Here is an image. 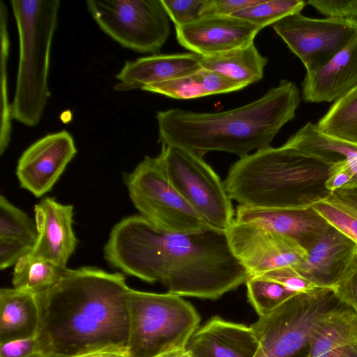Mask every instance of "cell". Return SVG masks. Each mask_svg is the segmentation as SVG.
Returning a JSON list of instances; mask_svg holds the SVG:
<instances>
[{
    "instance_id": "cell-1",
    "label": "cell",
    "mask_w": 357,
    "mask_h": 357,
    "mask_svg": "<svg viewBox=\"0 0 357 357\" xmlns=\"http://www.w3.org/2000/svg\"><path fill=\"white\" fill-rule=\"evenodd\" d=\"M104 257L126 275L200 299L216 300L249 276L234 255L227 231L210 228L190 234L168 233L139 214L112 227Z\"/></svg>"
},
{
    "instance_id": "cell-2",
    "label": "cell",
    "mask_w": 357,
    "mask_h": 357,
    "mask_svg": "<svg viewBox=\"0 0 357 357\" xmlns=\"http://www.w3.org/2000/svg\"><path fill=\"white\" fill-rule=\"evenodd\" d=\"M124 275L97 267L68 268L52 289L36 295L40 330L54 357H70L93 347L127 345L128 293Z\"/></svg>"
},
{
    "instance_id": "cell-3",
    "label": "cell",
    "mask_w": 357,
    "mask_h": 357,
    "mask_svg": "<svg viewBox=\"0 0 357 357\" xmlns=\"http://www.w3.org/2000/svg\"><path fill=\"white\" fill-rule=\"evenodd\" d=\"M300 91L282 79L260 98L220 112L169 109L157 112L161 145L181 148L204 156L209 151L234 153L239 158L270 146L280 129L296 116Z\"/></svg>"
},
{
    "instance_id": "cell-4",
    "label": "cell",
    "mask_w": 357,
    "mask_h": 357,
    "mask_svg": "<svg viewBox=\"0 0 357 357\" xmlns=\"http://www.w3.org/2000/svg\"><path fill=\"white\" fill-rule=\"evenodd\" d=\"M331 167L300 151L271 146L239 158L223 181L231 200L259 208H305L325 199Z\"/></svg>"
},
{
    "instance_id": "cell-5",
    "label": "cell",
    "mask_w": 357,
    "mask_h": 357,
    "mask_svg": "<svg viewBox=\"0 0 357 357\" xmlns=\"http://www.w3.org/2000/svg\"><path fill=\"white\" fill-rule=\"evenodd\" d=\"M20 56L11 117L33 127L40 121L50 92L48 75L52 38L56 29L59 0H13Z\"/></svg>"
},
{
    "instance_id": "cell-6",
    "label": "cell",
    "mask_w": 357,
    "mask_h": 357,
    "mask_svg": "<svg viewBox=\"0 0 357 357\" xmlns=\"http://www.w3.org/2000/svg\"><path fill=\"white\" fill-rule=\"evenodd\" d=\"M130 357H157L185 348L198 329L195 307L178 295L130 289L128 293Z\"/></svg>"
},
{
    "instance_id": "cell-7",
    "label": "cell",
    "mask_w": 357,
    "mask_h": 357,
    "mask_svg": "<svg viewBox=\"0 0 357 357\" xmlns=\"http://www.w3.org/2000/svg\"><path fill=\"white\" fill-rule=\"evenodd\" d=\"M123 181L139 215L157 229L190 234L212 228L172 185L158 156H145Z\"/></svg>"
},
{
    "instance_id": "cell-8",
    "label": "cell",
    "mask_w": 357,
    "mask_h": 357,
    "mask_svg": "<svg viewBox=\"0 0 357 357\" xmlns=\"http://www.w3.org/2000/svg\"><path fill=\"white\" fill-rule=\"evenodd\" d=\"M337 301L332 289L297 294L250 326L259 342L255 357H301L320 316Z\"/></svg>"
},
{
    "instance_id": "cell-9",
    "label": "cell",
    "mask_w": 357,
    "mask_h": 357,
    "mask_svg": "<svg viewBox=\"0 0 357 357\" xmlns=\"http://www.w3.org/2000/svg\"><path fill=\"white\" fill-rule=\"evenodd\" d=\"M158 158L170 182L211 227L227 231L235 213L224 183L199 155L162 145Z\"/></svg>"
},
{
    "instance_id": "cell-10",
    "label": "cell",
    "mask_w": 357,
    "mask_h": 357,
    "mask_svg": "<svg viewBox=\"0 0 357 357\" xmlns=\"http://www.w3.org/2000/svg\"><path fill=\"white\" fill-rule=\"evenodd\" d=\"M86 4L103 32L135 52L158 54L170 33L161 0H88Z\"/></svg>"
},
{
    "instance_id": "cell-11",
    "label": "cell",
    "mask_w": 357,
    "mask_h": 357,
    "mask_svg": "<svg viewBox=\"0 0 357 357\" xmlns=\"http://www.w3.org/2000/svg\"><path fill=\"white\" fill-rule=\"evenodd\" d=\"M273 27L302 61L307 73H312L346 45L357 27V20L315 19L298 13L284 17Z\"/></svg>"
},
{
    "instance_id": "cell-12",
    "label": "cell",
    "mask_w": 357,
    "mask_h": 357,
    "mask_svg": "<svg viewBox=\"0 0 357 357\" xmlns=\"http://www.w3.org/2000/svg\"><path fill=\"white\" fill-rule=\"evenodd\" d=\"M227 234L234 255L249 276L296 268L307 255L294 239L256 224L234 219Z\"/></svg>"
},
{
    "instance_id": "cell-13",
    "label": "cell",
    "mask_w": 357,
    "mask_h": 357,
    "mask_svg": "<svg viewBox=\"0 0 357 357\" xmlns=\"http://www.w3.org/2000/svg\"><path fill=\"white\" fill-rule=\"evenodd\" d=\"M66 130L51 133L29 146L18 160L16 175L20 186L36 197L50 191L77 153Z\"/></svg>"
},
{
    "instance_id": "cell-14",
    "label": "cell",
    "mask_w": 357,
    "mask_h": 357,
    "mask_svg": "<svg viewBox=\"0 0 357 357\" xmlns=\"http://www.w3.org/2000/svg\"><path fill=\"white\" fill-rule=\"evenodd\" d=\"M176 36L184 48L202 57L228 52L252 43L261 29L234 16L206 15L176 26Z\"/></svg>"
},
{
    "instance_id": "cell-15",
    "label": "cell",
    "mask_w": 357,
    "mask_h": 357,
    "mask_svg": "<svg viewBox=\"0 0 357 357\" xmlns=\"http://www.w3.org/2000/svg\"><path fill=\"white\" fill-rule=\"evenodd\" d=\"M38 236L31 254L67 267L77 239L73 228V206L45 197L34 206Z\"/></svg>"
},
{
    "instance_id": "cell-16",
    "label": "cell",
    "mask_w": 357,
    "mask_h": 357,
    "mask_svg": "<svg viewBox=\"0 0 357 357\" xmlns=\"http://www.w3.org/2000/svg\"><path fill=\"white\" fill-rule=\"evenodd\" d=\"M357 251V245L329 225L307 250L294 271L319 288L332 289L341 280Z\"/></svg>"
},
{
    "instance_id": "cell-17",
    "label": "cell",
    "mask_w": 357,
    "mask_h": 357,
    "mask_svg": "<svg viewBox=\"0 0 357 357\" xmlns=\"http://www.w3.org/2000/svg\"><path fill=\"white\" fill-rule=\"evenodd\" d=\"M192 357H255L259 342L250 326L211 318L186 345Z\"/></svg>"
},
{
    "instance_id": "cell-18",
    "label": "cell",
    "mask_w": 357,
    "mask_h": 357,
    "mask_svg": "<svg viewBox=\"0 0 357 357\" xmlns=\"http://www.w3.org/2000/svg\"><path fill=\"white\" fill-rule=\"evenodd\" d=\"M235 220L258 225L288 236L306 251L329 227L312 208H259L238 205Z\"/></svg>"
},
{
    "instance_id": "cell-19",
    "label": "cell",
    "mask_w": 357,
    "mask_h": 357,
    "mask_svg": "<svg viewBox=\"0 0 357 357\" xmlns=\"http://www.w3.org/2000/svg\"><path fill=\"white\" fill-rule=\"evenodd\" d=\"M301 357H357V314L337 300L317 319Z\"/></svg>"
},
{
    "instance_id": "cell-20",
    "label": "cell",
    "mask_w": 357,
    "mask_h": 357,
    "mask_svg": "<svg viewBox=\"0 0 357 357\" xmlns=\"http://www.w3.org/2000/svg\"><path fill=\"white\" fill-rule=\"evenodd\" d=\"M357 86V27L346 45L321 68L306 73L303 99L310 102L335 101Z\"/></svg>"
},
{
    "instance_id": "cell-21",
    "label": "cell",
    "mask_w": 357,
    "mask_h": 357,
    "mask_svg": "<svg viewBox=\"0 0 357 357\" xmlns=\"http://www.w3.org/2000/svg\"><path fill=\"white\" fill-rule=\"evenodd\" d=\"M202 56L194 53L153 54L126 61L116 75V91L142 89L175 79L202 68Z\"/></svg>"
},
{
    "instance_id": "cell-22",
    "label": "cell",
    "mask_w": 357,
    "mask_h": 357,
    "mask_svg": "<svg viewBox=\"0 0 357 357\" xmlns=\"http://www.w3.org/2000/svg\"><path fill=\"white\" fill-rule=\"evenodd\" d=\"M40 323L36 295L15 288L1 289L0 344L36 336Z\"/></svg>"
},
{
    "instance_id": "cell-23",
    "label": "cell",
    "mask_w": 357,
    "mask_h": 357,
    "mask_svg": "<svg viewBox=\"0 0 357 357\" xmlns=\"http://www.w3.org/2000/svg\"><path fill=\"white\" fill-rule=\"evenodd\" d=\"M283 146L331 167L348 160L353 178L349 188H357V146L331 136L318 128L317 124L308 122L293 135Z\"/></svg>"
},
{
    "instance_id": "cell-24",
    "label": "cell",
    "mask_w": 357,
    "mask_h": 357,
    "mask_svg": "<svg viewBox=\"0 0 357 357\" xmlns=\"http://www.w3.org/2000/svg\"><path fill=\"white\" fill-rule=\"evenodd\" d=\"M245 87L220 74L202 68L175 79L146 86L142 90L175 99L190 100L239 91Z\"/></svg>"
},
{
    "instance_id": "cell-25",
    "label": "cell",
    "mask_w": 357,
    "mask_h": 357,
    "mask_svg": "<svg viewBox=\"0 0 357 357\" xmlns=\"http://www.w3.org/2000/svg\"><path fill=\"white\" fill-rule=\"evenodd\" d=\"M268 63L254 43L218 54L202 57V68L215 72L245 86L261 80Z\"/></svg>"
},
{
    "instance_id": "cell-26",
    "label": "cell",
    "mask_w": 357,
    "mask_h": 357,
    "mask_svg": "<svg viewBox=\"0 0 357 357\" xmlns=\"http://www.w3.org/2000/svg\"><path fill=\"white\" fill-rule=\"evenodd\" d=\"M67 267L28 253L15 264L13 273V288L38 295L55 287L68 272Z\"/></svg>"
},
{
    "instance_id": "cell-27",
    "label": "cell",
    "mask_w": 357,
    "mask_h": 357,
    "mask_svg": "<svg viewBox=\"0 0 357 357\" xmlns=\"http://www.w3.org/2000/svg\"><path fill=\"white\" fill-rule=\"evenodd\" d=\"M312 206L329 225L357 245V188L331 192Z\"/></svg>"
},
{
    "instance_id": "cell-28",
    "label": "cell",
    "mask_w": 357,
    "mask_h": 357,
    "mask_svg": "<svg viewBox=\"0 0 357 357\" xmlns=\"http://www.w3.org/2000/svg\"><path fill=\"white\" fill-rule=\"evenodd\" d=\"M317 126L331 136L357 146V86L336 100Z\"/></svg>"
},
{
    "instance_id": "cell-29",
    "label": "cell",
    "mask_w": 357,
    "mask_h": 357,
    "mask_svg": "<svg viewBox=\"0 0 357 357\" xmlns=\"http://www.w3.org/2000/svg\"><path fill=\"white\" fill-rule=\"evenodd\" d=\"M245 284L248 301L259 317L271 313L297 294L280 282L263 275L248 276Z\"/></svg>"
},
{
    "instance_id": "cell-30",
    "label": "cell",
    "mask_w": 357,
    "mask_h": 357,
    "mask_svg": "<svg viewBox=\"0 0 357 357\" xmlns=\"http://www.w3.org/2000/svg\"><path fill=\"white\" fill-rule=\"evenodd\" d=\"M38 236L36 221L23 211L0 197V240L34 245Z\"/></svg>"
},
{
    "instance_id": "cell-31",
    "label": "cell",
    "mask_w": 357,
    "mask_h": 357,
    "mask_svg": "<svg viewBox=\"0 0 357 357\" xmlns=\"http://www.w3.org/2000/svg\"><path fill=\"white\" fill-rule=\"evenodd\" d=\"M306 4L307 1L302 0H260L259 3L232 16L249 22L262 29L288 15L301 13Z\"/></svg>"
},
{
    "instance_id": "cell-32",
    "label": "cell",
    "mask_w": 357,
    "mask_h": 357,
    "mask_svg": "<svg viewBox=\"0 0 357 357\" xmlns=\"http://www.w3.org/2000/svg\"><path fill=\"white\" fill-rule=\"evenodd\" d=\"M7 8L0 1V22L1 40V100L0 127V154L7 149L11 136V112L8 98L7 61L9 52V38L7 30Z\"/></svg>"
},
{
    "instance_id": "cell-33",
    "label": "cell",
    "mask_w": 357,
    "mask_h": 357,
    "mask_svg": "<svg viewBox=\"0 0 357 357\" xmlns=\"http://www.w3.org/2000/svg\"><path fill=\"white\" fill-rule=\"evenodd\" d=\"M0 357H54L49 342L39 332L36 336L0 344Z\"/></svg>"
},
{
    "instance_id": "cell-34",
    "label": "cell",
    "mask_w": 357,
    "mask_h": 357,
    "mask_svg": "<svg viewBox=\"0 0 357 357\" xmlns=\"http://www.w3.org/2000/svg\"><path fill=\"white\" fill-rule=\"evenodd\" d=\"M174 26L193 22L204 16L208 0H161Z\"/></svg>"
},
{
    "instance_id": "cell-35",
    "label": "cell",
    "mask_w": 357,
    "mask_h": 357,
    "mask_svg": "<svg viewBox=\"0 0 357 357\" xmlns=\"http://www.w3.org/2000/svg\"><path fill=\"white\" fill-rule=\"evenodd\" d=\"M333 290L338 301L357 314V251L349 266Z\"/></svg>"
},
{
    "instance_id": "cell-36",
    "label": "cell",
    "mask_w": 357,
    "mask_h": 357,
    "mask_svg": "<svg viewBox=\"0 0 357 357\" xmlns=\"http://www.w3.org/2000/svg\"><path fill=\"white\" fill-rule=\"evenodd\" d=\"M307 4L326 17L357 20V0H310Z\"/></svg>"
},
{
    "instance_id": "cell-37",
    "label": "cell",
    "mask_w": 357,
    "mask_h": 357,
    "mask_svg": "<svg viewBox=\"0 0 357 357\" xmlns=\"http://www.w3.org/2000/svg\"><path fill=\"white\" fill-rule=\"evenodd\" d=\"M259 275L275 280L296 294L308 293L319 289L299 275L294 268L275 270Z\"/></svg>"
},
{
    "instance_id": "cell-38",
    "label": "cell",
    "mask_w": 357,
    "mask_h": 357,
    "mask_svg": "<svg viewBox=\"0 0 357 357\" xmlns=\"http://www.w3.org/2000/svg\"><path fill=\"white\" fill-rule=\"evenodd\" d=\"M33 245L13 241L0 240V268L15 266L17 261L30 253Z\"/></svg>"
},
{
    "instance_id": "cell-39",
    "label": "cell",
    "mask_w": 357,
    "mask_h": 357,
    "mask_svg": "<svg viewBox=\"0 0 357 357\" xmlns=\"http://www.w3.org/2000/svg\"><path fill=\"white\" fill-rule=\"evenodd\" d=\"M259 1L260 0H208L204 16H232Z\"/></svg>"
},
{
    "instance_id": "cell-40",
    "label": "cell",
    "mask_w": 357,
    "mask_h": 357,
    "mask_svg": "<svg viewBox=\"0 0 357 357\" xmlns=\"http://www.w3.org/2000/svg\"><path fill=\"white\" fill-rule=\"evenodd\" d=\"M70 357H130L126 344H109L89 349Z\"/></svg>"
},
{
    "instance_id": "cell-41",
    "label": "cell",
    "mask_w": 357,
    "mask_h": 357,
    "mask_svg": "<svg viewBox=\"0 0 357 357\" xmlns=\"http://www.w3.org/2000/svg\"><path fill=\"white\" fill-rule=\"evenodd\" d=\"M157 357H192L190 352L185 348H178L162 353Z\"/></svg>"
}]
</instances>
